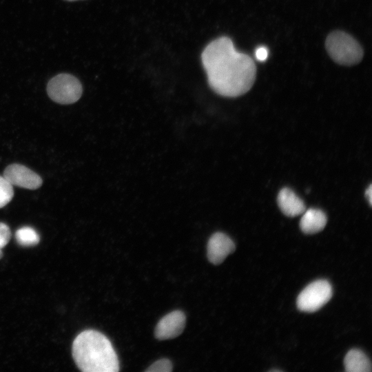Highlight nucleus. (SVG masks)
<instances>
[{"instance_id": "19", "label": "nucleus", "mask_w": 372, "mask_h": 372, "mask_svg": "<svg viewBox=\"0 0 372 372\" xmlns=\"http://www.w3.org/2000/svg\"><path fill=\"white\" fill-rule=\"evenodd\" d=\"M68 1H76V0H68Z\"/></svg>"}, {"instance_id": "2", "label": "nucleus", "mask_w": 372, "mask_h": 372, "mask_svg": "<svg viewBox=\"0 0 372 372\" xmlns=\"http://www.w3.org/2000/svg\"><path fill=\"white\" fill-rule=\"evenodd\" d=\"M72 355L77 366L84 372H116L117 355L109 339L95 330L80 333L72 344Z\"/></svg>"}, {"instance_id": "13", "label": "nucleus", "mask_w": 372, "mask_h": 372, "mask_svg": "<svg viewBox=\"0 0 372 372\" xmlns=\"http://www.w3.org/2000/svg\"><path fill=\"white\" fill-rule=\"evenodd\" d=\"M13 196L12 185L3 176H0V208L6 206L12 200Z\"/></svg>"}, {"instance_id": "9", "label": "nucleus", "mask_w": 372, "mask_h": 372, "mask_svg": "<svg viewBox=\"0 0 372 372\" xmlns=\"http://www.w3.org/2000/svg\"><path fill=\"white\" fill-rule=\"evenodd\" d=\"M278 204L282 212L289 217L300 215L306 209L303 200L289 188H283L280 191Z\"/></svg>"}, {"instance_id": "11", "label": "nucleus", "mask_w": 372, "mask_h": 372, "mask_svg": "<svg viewBox=\"0 0 372 372\" xmlns=\"http://www.w3.org/2000/svg\"><path fill=\"white\" fill-rule=\"evenodd\" d=\"M344 367L348 372H370L371 365L367 356L358 349H351L344 358Z\"/></svg>"}, {"instance_id": "5", "label": "nucleus", "mask_w": 372, "mask_h": 372, "mask_svg": "<svg viewBox=\"0 0 372 372\" xmlns=\"http://www.w3.org/2000/svg\"><path fill=\"white\" fill-rule=\"evenodd\" d=\"M332 296V287L325 280H316L298 295V308L304 312H314L325 304Z\"/></svg>"}, {"instance_id": "18", "label": "nucleus", "mask_w": 372, "mask_h": 372, "mask_svg": "<svg viewBox=\"0 0 372 372\" xmlns=\"http://www.w3.org/2000/svg\"><path fill=\"white\" fill-rule=\"evenodd\" d=\"M2 257V251H1V249H0V258Z\"/></svg>"}, {"instance_id": "8", "label": "nucleus", "mask_w": 372, "mask_h": 372, "mask_svg": "<svg viewBox=\"0 0 372 372\" xmlns=\"http://www.w3.org/2000/svg\"><path fill=\"white\" fill-rule=\"evenodd\" d=\"M235 250L232 240L222 232L214 234L207 243V258L214 265H220Z\"/></svg>"}, {"instance_id": "1", "label": "nucleus", "mask_w": 372, "mask_h": 372, "mask_svg": "<svg viewBox=\"0 0 372 372\" xmlns=\"http://www.w3.org/2000/svg\"><path fill=\"white\" fill-rule=\"evenodd\" d=\"M201 61L210 87L220 96L242 95L255 81L254 61L247 54L238 52L227 37L210 42L201 54Z\"/></svg>"}, {"instance_id": "17", "label": "nucleus", "mask_w": 372, "mask_h": 372, "mask_svg": "<svg viewBox=\"0 0 372 372\" xmlns=\"http://www.w3.org/2000/svg\"><path fill=\"white\" fill-rule=\"evenodd\" d=\"M365 196H366V198L368 199V201H369L370 205H371V204H372V185H371V184L366 189Z\"/></svg>"}, {"instance_id": "15", "label": "nucleus", "mask_w": 372, "mask_h": 372, "mask_svg": "<svg viewBox=\"0 0 372 372\" xmlns=\"http://www.w3.org/2000/svg\"><path fill=\"white\" fill-rule=\"evenodd\" d=\"M11 232L9 227L3 223H0V249L3 248L9 242Z\"/></svg>"}, {"instance_id": "6", "label": "nucleus", "mask_w": 372, "mask_h": 372, "mask_svg": "<svg viewBox=\"0 0 372 372\" xmlns=\"http://www.w3.org/2000/svg\"><path fill=\"white\" fill-rule=\"evenodd\" d=\"M3 177L13 186L28 189H36L42 185L41 178L27 167L19 164L8 165Z\"/></svg>"}, {"instance_id": "14", "label": "nucleus", "mask_w": 372, "mask_h": 372, "mask_svg": "<svg viewBox=\"0 0 372 372\" xmlns=\"http://www.w3.org/2000/svg\"><path fill=\"white\" fill-rule=\"evenodd\" d=\"M172 363L167 358L160 359L145 370L147 372H170L172 371Z\"/></svg>"}, {"instance_id": "7", "label": "nucleus", "mask_w": 372, "mask_h": 372, "mask_svg": "<svg viewBox=\"0 0 372 372\" xmlns=\"http://www.w3.org/2000/svg\"><path fill=\"white\" fill-rule=\"evenodd\" d=\"M186 317L181 311H174L163 317L155 329V337L160 340L178 337L185 327Z\"/></svg>"}, {"instance_id": "10", "label": "nucleus", "mask_w": 372, "mask_h": 372, "mask_svg": "<svg viewBox=\"0 0 372 372\" xmlns=\"http://www.w3.org/2000/svg\"><path fill=\"white\" fill-rule=\"evenodd\" d=\"M302 214L300 227L304 234H313L318 233L322 230L327 224V216L320 209H305Z\"/></svg>"}, {"instance_id": "12", "label": "nucleus", "mask_w": 372, "mask_h": 372, "mask_svg": "<svg viewBox=\"0 0 372 372\" xmlns=\"http://www.w3.org/2000/svg\"><path fill=\"white\" fill-rule=\"evenodd\" d=\"M17 242L22 246H32L39 243L40 237L38 233L30 227H23L15 234Z\"/></svg>"}, {"instance_id": "4", "label": "nucleus", "mask_w": 372, "mask_h": 372, "mask_svg": "<svg viewBox=\"0 0 372 372\" xmlns=\"http://www.w3.org/2000/svg\"><path fill=\"white\" fill-rule=\"evenodd\" d=\"M83 92L80 81L69 74H59L48 83L47 92L50 98L60 104H72L76 102Z\"/></svg>"}, {"instance_id": "16", "label": "nucleus", "mask_w": 372, "mask_h": 372, "mask_svg": "<svg viewBox=\"0 0 372 372\" xmlns=\"http://www.w3.org/2000/svg\"><path fill=\"white\" fill-rule=\"evenodd\" d=\"M256 57L259 61H264L268 56V50L265 47H259L256 50Z\"/></svg>"}, {"instance_id": "3", "label": "nucleus", "mask_w": 372, "mask_h": 372, "mask_svg": "<svg viewBox=\"0 0 372 372\" xmlns=\"http://www.w3.org/2000/svg\"><path fill=\"white\" fill-rule=\"evenodd\" d=\"M326 49L332 59L341 65H353L363 57V50L351 36L342 31L331 32L326 39Z\"/></svg>"}]
</instances>
